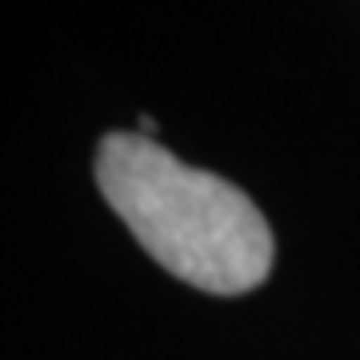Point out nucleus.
Returning a JSON list of instances; mask_svg holds the SVG:
<instances>
[{"instance_id":"obj_2","label":"nucleus","mask_w":360,"mask_h":360,"mask_svg":"<svg viewBox=\"0 0 360 360\" xmlns=\"http://www.w3.org/2000/svg\"><path fill=\"white\" fill-rule=\"evenodd\" d=\"M136 132H141V136H153V132H156V120H153V116H136Z\"/></svg>"},{"instance_id":"obj_1","label":"nucleus","mask_w":360,"mask_h":360,"mask_svg":"<svg viewBox=\"0 0 360 360\" xmlns=\"http://www.w3.org/2000/svg\"><path fill=\"white\" fill-rule=\"evenodd\" d=\"M104 200L148 257L193 288L236 296L272 272V229L224 176L193 168L141 132H108L96 153Z\"/></svg>"}]
</instances>
